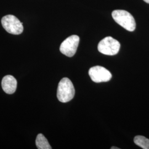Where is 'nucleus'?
I'll return each instance as SVG.
<instances>
[{"mask_svg": "<svg viewBox=\"0 0 149 149\" xmlns=\"http://www.w3.org/2000/svg\"><path fill=\"white\" fill-rule=\"evenodd\" d=\"M112 17L116 23L129 32H133L136 28V23L133 16L125 10H117L113 11Z\"/></svg>", "mask_w": 149, "mask_h": 149, "instance_id": "nucleus-1", "label": "nucleus"}, {"mask_svg": "<svg viewBox=\"0 0 149 149\" xmlns=\"http://www.w3.org/2000/svg\"><path fill=\"white\" fill-rule=\"evenodd\" d=\"M75 93L74 87L71 81L64 77L60 81L57 90V98L63 103L70 101L74 98Z\"/></svg>", "mask_w": 149, "mask_h": 149, "instance_id": "nucleus-2", "label": "nucleus"}, {"mask_svg": "<svg viewBox=\"0 0 149 149\" xmlns=\"http://www.w3.org/2000/svg\"><path fill=\"white\" fill-rule=\"evenodd\" d=\"M1 23L6 31L12 34L19 35L23 31L22 23L13 15L4 16L1 19Z\"/></svg>", "mask_w": 149, "mask_h": 149, "instance_id": "nucleus-3", "label": "nucleus"}, {"mask_svg": "<svg viewBox=\"0 0 149 149\" xmlns=\"http://www.w3.org/2000/svg\"><path fill=\"white\" fill-rule=\"evenodd\" d=\"M120 43L111 37L103 39L98 45V50L101 53L107 55H114L119 52Z\"/></svg>", "mask_w": 149, "mask_h": 149, "instance_id": "nucleus-4", "label": "nucleus"}, {"mask_svg": "<svg viewBox=\"0 0 149 149\" xmlns=\"http://www.w3.org/2000/svg\"><path fill=\"white\" fill-rule=\"evenodd\" d=\"M80 42V38L76 35H72L66 38L61 44L60 51L62 54L68 57L74 55Z\"/></svg>", "mask_w": 149, "mask_h": 149, "instance_id": "nucleus-5", "label": "nucleus"}, {"mask_svg": "<svg viewBox=\"0 0 149 149\" xmlns=\"http://www.w3.org/2000/svg\"><path fill=\"white\" fill-rule=\"evenodd\" d=\"M88 74L91 80L96 83L108 82L112 79V74L105 68L96 66L89 70Z\"/></svg>", "mask_w": 149, "mask_h": 149, "instance_id": "nucleus-6", "label": "nucleus"}, {"mask_svg": "<svg viewBox=\"0 0 149 149\" xmlns=\"http://www.w3.org/2000/svg\"><path fill=\"white\" fill-rule=\"evenodd\" d=\"M1 85L3 91L7 94H13L15 92L17 81L16 79L12 75H6L2 80Z\"/></svg>", "mask_w": 149, "mask_h": 149, "instance_id": "nucleus-7", "label": "nucleus"}, {"mask_svg": "<svg viewBox=\"0 0 149 149\" xmlns=\"http://www.w3.org/2000/svg\"><path fill=\"white\" fill-rule=\"evenodd\" d=\"M36 144L38 149H52L47 139L42 134H39L36 140Z\"/></svg>", "mask_w": 149, "mask_h": 149, "instance_id": "nucleus-8", "label": "nucleus"}, {"mask_svg": "<svg viewBox=\"0 0 149 149\" xmlns=\"http://www.w3.org/2000/svg\"><path fill=\"white\" fill-rule=\"evenodd\" d=\"M134 141L135 144L142 149H149V139L143 136L138 135L134 138Z\"/></svg>", "mask_w": 149, "mask_h": 149, "instance_id": "nucleus-9", "label": "nucleus"}, {"mask_svg": "<svg viewBox=\"0 0 149 149\" xmlns=\"http://www.w3.org/2000/svg\"><path fill=\"white\" fill-rule=\"evenodd\" d=\"M111 149H119V148H116V147H114V146H113L111 148Z\"/></svg>", "mask_w": 149, "mask_h": 149, "instance_id": "nucleus-10", "label": "nucleus"}, {"mask_svg": "<svg viewBox=\"0 0 149 149\" xmlns=\"http://www.w3.org/2000/svg\"><path fill=\"white\" fill-rule=\"evenodd\" d=\"M144 1H145V2H146V3H149V0H143Z\"/></svg>", "mask_w": 149, "mask_h": 149, "instance_id": "nucleus-11", "label": "nucleus"}]
</instances>
